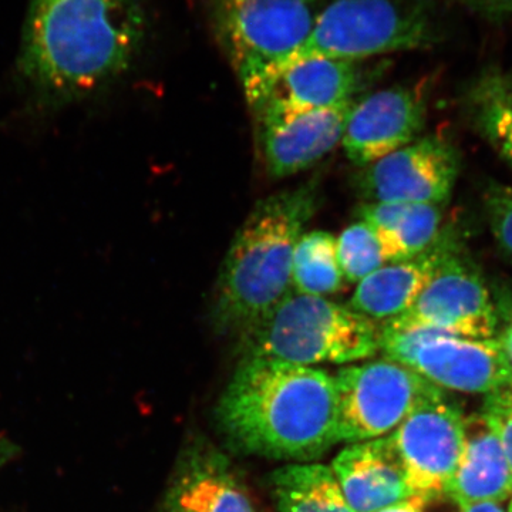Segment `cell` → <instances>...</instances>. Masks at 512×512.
Here are the masks:
<instances>
[{"instance_id": "7", "label": "cell", "mask_w": 512, "mask_h": 512, "mask_svg": "<svg viewBox=\"0 0 512 512\" xmlns=\"http://www.w3.org/2000/svg\"><path fill=\"white\" fill-rule=\"evenodd\" d=\"M328 0H210L218 40L241 83L295 55Z\"/></svg>"}, {"instance_id": "22", "label": "cell", "mask_w": 512, "mask_h": 512, "mask_svg": "<svg viewBox=\"0 0 512 512\" xmlns=\"http://www.w3.org/2000/svg\"><path fill=\"white\" fill-rule=\"evenodd\" d=\"M336 254L343 278L359 284L386 265L376 232L365 221L353 222L336 238Z\"/></svg>"}, {"instance_id": "9", "label": "cell", "mask_w": 512, "mask_h": 512, "mask_svg": "<svg viewBox=\"0 0 512 512\" xmlns=\"http://www.w3.org/2000/svg\"><path fill=\"white\" fill-rule=\"evenodd\" d=\"M356 62L292 56L241 83L256 123L350 103L359 87Z\"/></svg>"}, {"instance_id": "15", "label": "cell", "mask_w": 512, "mask_h": 512, "mask_svg": "<svg viewBox=\"0 0 512 512\" xmlns=\"http://www.w3.org/2000/svg\"><path fill=\"white\" fill-rule=\"evenodd\" d=\"M458 247L460 241L456 235L443 229L426 251L406 261L383 265L359 282L349 308L373 322L399 318L412 308L444 259Z\"/></svg>"}, {"instance_id": "28", "label": "cell", "mask_w": 512, "mask_h": 512, "mask_svg": "<svg viewBox=\"0 0 512 512\" xmlns=\"http://www.w3.org/2000/svg\"><path fill=\"white\" fill-rule=\"evenodd\" d=\"M460 512H508L507 505L504 503H495V501H481V503H471L460 505Z\"/></svg>"}, {"instance_id": "12", "label": "cell", "mask_w": 512, "mask_h": 512, "mask_svg": "<svg viewBox=\"0 0 512 512\" xmlns=\"http://www.w3.org/2000/svg\"><path fill=\"white\" fill-rule=\"evenodd\" d=\"M464 419L441 393L390 434L413 495L448 494L463 450Z\"/></svg>"}, {"instance_id": "4", "label": "cell", "mask_w": 512, "mask_h": 512, "mask_svg": "<svg viewBox=\"0 0 512 512\" xmlns=\"http://www.w3.org/2000/svg\"><path fill=\"white\" fill-rule=\"evenodd\" d=\"M379 338L380 326L349 306L293 291L244 333L248 356L311 367L365 362Z\"/></svg>"}, {"instance_id": "8", "label": "cell", "mask_w": 512, "mask_h": 512, "mask_svg": "<svg viewBox=\"0 0 512 512\" xmlns=\"http://www.w3.org/2000/svg\"><path fill=\"white\" fill-rule=\"evenodd\" d=\"M339 443L390 436L421 406L444 393L393 360H365L333 375Z\"/></svg>"}, {"instance_id": "21", "label": "cell", "mask_w": 512, "mask_h": 512, "mask_svg": "<svg viewBox=\"0 0 512 512\" xmlns=\"http://www.w3.org/2000/svg\"><path fill=\"white\" fill-rule=\"evenodd\" d=\"M345 284L336 254V237L326 231L303 232L292 259V291L301 295H335Z\"/></svg>"}, {"instance_id": "23", "label": "cell", "mask_w": 512, "mask_h": 512, "mask_svg": "<svg viewBox=\"0 0 512 512\" xmlns=\"http://www.w3.org/2000/svg\"><path fill=\"white\" fill-rule=\"evenodd\" d=\"M480 124L485 137L512 168V109L491 82L481 90Z\"/></svg>"}, {"instance_id": "20", "label": "cell", "mask_w": 512, "mask_h": 512, "mask_svg": "<svg viewBox=\"0 0 512 512\" xmlns=\"http://www.w3.org/2000/svg\"><path fill=\"white\" fill-rule=\"evenodd\" d=\"M279 512H356L346 500L332 467L291 463L272 474Z\"/></svg>"}, {"instance_id": "13", "label": "cell", "mask_w": 512, "mask_h": 512, "mask_svg": "<svg viewBox=\"0 0 512 512\" xmlns=\"http://www.w3.org/2000/svg\"><path fill=\"white\" fill-rule=\"evenodd\" d=\"M427 119V101L420 87L393 86L353 103L342 144L359 167L417 140Z\"/></svg>"}, {"instance_id": "3", "label": "cell", "mask_w": 512, "mask_h": 512, "mask_svg": "<svg viewBox=\"0 0 512 512\" xmlns=\"http://www.w3.org/2000/svg\"><path fill=\"white\" fill-rule=\"evenodd\" d=\"M318 197L311 181L256 202L222 262L212 305L218 330L244 335L292 291L293 252Z\"/></svg>"}, {"instance_id": "27", "label": "cell", "mask_w": 512, "mask_h": 512, "mask_svg": "<svg viewBox=\"0 0 512 512\" xmlns=\"http://www.w3.org/2000/svg\"><path fill=\"white\" fill-rule=\"evenodd\" d=\"M457 503L451 495H417L414 494L402 503L384 508L379 512H444Z\"/></svg>"}, {"instance_id": "10", "label": "cell", "mask_w": 512, "mask_h": 512, "mask_svg": "<svg viewBox=\"0 0 512 512\" xmlns=\"http://www.w3.org/2000/svg\"><path fill=\"white\" fill-rule=\"evenodd\" d=\"M384 323L476 339L495 338L498 330L493 292L461 245L444 259L412 308Z\"/></svg>"}, {"instance_id": "1", "label": "cell", "mask_w": 512, "mask_h": 512, "mask_svg": "<svg viewBox=\"0 0 512 512\" xmlns=\"http://www.w3.org/2000/svg\"><path fill=\"white\" fill-rule=\"evenodd\" d=\"M217 416L229 443L252 456L312 463L339 444L335 380L318 367L247 356Z\"/></svg>"}, {"instance_id": "30", "label": "cell", "mask_w": 512, "mask_h": 512, "mask_svg": "<svg viewBox=\"0 0 512 512\" xmlns=\"http://www.w3.org/2000/svg\"><path fill=\"white\" fill-rule=\"evenodd\" d=\"M507 511H508V512H512V498H511V500H510V501H508Z\"/></svg>"}, {"instance_id": "11", "label": "cell", "mask_w": 512, "mask_h": 512, "mask_svg": "<svg viewBox=\"0 0 512 512\" xmlns=\"http://www.w3.org/2000/svg\"><path fill=\"white\" fill-rule=\"evenodd\" d=\"M460 160L443 137L417 138L406 147L363 167L356 185L367 202L437 205L450 200Z\"/></svg>"}, {"instance_id": "29", "label": "cell", "mask_w": 512, "mask_h": 512, "mask_svg": "<svg viewBox=\"0 0 512 512\" xmlns=\"http://www.w3.org/2000/svg\"><path fill=\"white\" fill-rule=\"evenodd\" d=\"M490 82L498 96L512 109V80L491 79Z\"/></svg>"}, {"instance_id": "31", "label": "cell", "mask_w": 512, "mask_h": 512, "mask_svg": "<svg viewBox=\"0 0 512 512\" xmlns=\"http://www.w3.org/2000/svg\"><path fill=\"white\" fill-rule=\"evenodd\" d=\"M0 456H2V441H0Z\"/></svg>"}, {"instance_id": "24", "label": "cell", "mask_w": 512, "mask_h": 512, "mask_svg": "<svg viewBox=\"0 0 512 512\" xmlns=\"http://www.w3.org/2000/svg\"><path fill=\"white\" fill-rule=\"evenodd\" d=\"M484 208L495 244L512 262V187L491 184L484 194Z\"/></svg>"}, {"instance_id": "16", "label": "cell", "mask_w": 512, "mask_h": 512, "mask_svg": "<svg viewBox=\"0 0 512 512\" xmlns=\"http://www.w3.org/2000/svg\"><path fill=\"white\" fill-rule=\"evenodd\" d=\"M330 467L356 512H379L413 495L389 436L346 444Z\"/></svg>"}, {"instance_id": "19", "label": "cell", "mask_w": 512, "mask_h": 512, "mask_svg": "<svg viewBox=\"0 0 512 512\" xmlns=\"http://www.w3.org/2000/svg\"><path fill=\"white\" fill-rule=\"evenodd\" d=\"M167 512H256L245 488L218 461H195L175 480Z\"/></svg>"}, {"instance_id": "26", "label": "cell", "mask_w": 512, "mask_h": 512, "mask_svg": "<svg viewBox=\"0 0 512 512\" xmlns=\"http://www.w3.org/2000/svg\"><path fill=\"white\" fill-rule=\"evenodd\" d=\"M493 298L498 316L497 338L512 365V282L494 286Z\"/></svg>"}, {"instance_id": "17", "label": "cell", "mask_w": 512, "mask_h": 512, "mask_svg": "<svg viewBox=\"0 0 512 512\" xmlns=\"http://www.w3.org/2000/svg\"><path fill=\"white\" fill-rule=\"evenodd\" d=\"M448 495L460 505L512 498L510 458L481 412L464 419L463 450Z\"/></svg>"}, {"instance_id": "2", "label": "cell", "mask_w": 512, "mask_h": 512, "mask_svg": "<svg viewBox=\"0 0 512 512\" xmlns=\"http://www.w3.org/2000/svg\"><path fill=\"white\" fill-rule=\"evenodd\" d=\"M144 32L137 0H29L19 69L43 96L77 99L126 72Z\"/></svg>"}, {"instance_id": "14", "label": "cell", "mask_w": 512, "mask_h": 512, "mask_svg": "<svg viewBox=\"0 0 512 512\" xmlns=\"http://www.w3.org/2000/svg\"><path fill=\"white\" fill-rule=\"evenodd\" d=\"M353 101L328 109L258 123L259 143L271 177H291L328 156L345 133Z\"/></svg>"}, {"instance_id": "25", "label": "cell", "mask_w": 512, "mask_h": 512, "mask_svg": "<svg viewBox=\"0 0 512 512\" xmlns=\"http://www.w3.org/2000/svg\"><path fill=\"white\" fill-rule=\"evenodd\" d=\"M481 413L500 437L512 466V383L487 394Z\"/></svg>"}, {"instance_id": "5", "label": "cell", "mask_w": 512, "mask_h": 512, "mask_svg": "<svg viewBox=\"0 0 512 512\" xmlns=\"http://www.w3.org/2000/svg\"><path fill=\"white\" fill-rule=\"evenodd\" d=\"M434 26L421 0H333L293 56L356 62L431 45Z\"/></svg>"}, {"instance_id": "6", "label": "cell", "mask_w": 512, "mask_h": 512, "mask_svg": "<svg viewBox=\"0 0 512 512\" xmlns=\"http://www.w3.org/2000/svg\"><path fill=\"white\" fill-rule=\"evenodd\" d=\"M379 348L383 357L409 367L443 392L487 396L512 383V365L497 338L382 323Z\"/></svg>"}, {"instance_id": "18", "label": "cell", "mask_w": 512, "mask_h": 512, "mask_svg": "<svg viewBox=\"0 0 512 512\" xmlns=\"http://www.w3.org/2000/svg\"><path fill=\"white\" fill-rule=\"evenodd\" d=\"M359 217L376 232L386 264L421 254L443 232V212L437 205L366 202Z\"/></svg>"}]
</instances>
